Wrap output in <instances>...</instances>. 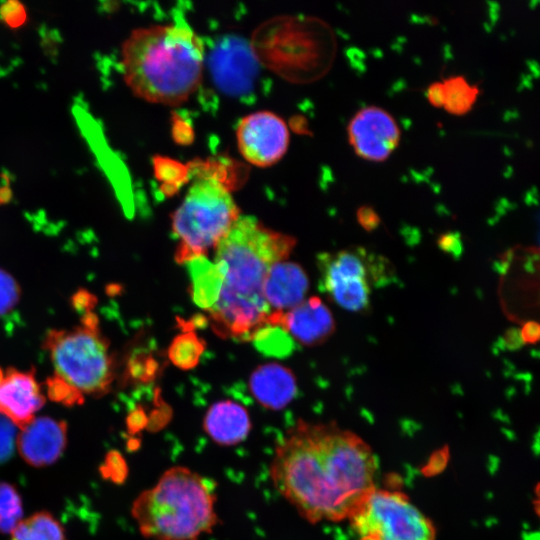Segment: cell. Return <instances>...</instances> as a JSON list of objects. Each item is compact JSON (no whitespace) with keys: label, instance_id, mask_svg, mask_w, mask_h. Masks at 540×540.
Listing matches in <instances>:
<instances>
[{"label":"cell","instance_id":"1","mask_svg":"<svg viewBox=\"0 0 540 540\" xmlns=\"http://www.w3.org/2000/svg\"><path fill=\"white\" fill-rule=\"evenodd\" d=\"M377 458L356 433L333 422L298 420L277 441L269 475L306 521L348 520L376 488Z\"/></svg>","mask_w":540,"mask_h":540},{"label":"cell","instance_id":"2","mask_svg":"<svg viewBox=\"0 0 540 540\" xmlns=\"http://www.w3.org/2000/svg\"><path fill=\"white\" fill-rule=\"evenodd\" d=\"M295 245L294 237L266 227L254 216L240 215L215 248L220 288L207 312L218 335L251 341L267 325V273L286 260Z\"/></svg>","mask_w":540,"mask_h":540},{"label":"cell","instance_id":"3","mask_svg":"<svg viewBox=\"0 0 540 540\" xmlns=\"http://www.w3.org/2000/svg\"><path fill=\"white\" fill-rule=\"evenodd\" d=\"M204 58L200 37L177 23L136 28L121 48L124 81L133 94L168 106L185 102L197 90Z\"/></svg>","mask_w":540,"mask_h":540},{"label":"cell","instance_id":"4","mask_svg":"<svg viewBox=\"0 0 540 540\" xmlns=\"http://www.w3.org/2000/svg\"><path fill=\"white\" fill-rule=\"evenodd\" d=\"M216 502L212 480L175 465L135 497L130 513L146 539L199 540L219 523Z\"/></svg>","mask_w":540,"mask_h":540},{"label":"cell","instance_id":"5","mask_svg":"<svg viewBox=\"0 0 540 540\" xmlns=\"http://www.w3.org/2000/svg\"><path fill=\"white\" fill-rule=\"evenodd\" d=\"M240 215L229 189L217 176H198L172 215V231L178 240L176 261L186 264L216 248Z\"/></svg>","mask_w":540,"mask_h":540},{"label":"cell","instance_id":"6","mask_svg":"<svg viewBox=\"0 0 540 540\" xmlns=\"http://www.w3.org/2000/svg\"><path fill=\"white\" fill-rule=\"evenodd\" d=\"M43 346L53 364L54 377L82 397L100 396L110 389L113 359L92 313L72 329L50 330Z\"/></svg>","mask_w":540,"mask_h":540},{"label":"cell","instance_id":"7","mask_svg":"<svg viewBox=\"0 0 540 540\" xmlns=\"http://www.w3.org/2000/svg\"><path fill=\"white\" fill-rule=\"evenodd\" d=\"M359 540H436V527L401 491L374 488L348 518Z\"/></svg>","mask_w":540,"mask_h":540},{"label":"cell","instance_id":"8","mask_svg":"<svg viewBox=\"0 0 540 540\" xmlns=\"http://www.w3.org/2000/svg\"><path fill=\"white\" fill-rule=\"evenodd\" d=\"M321 287L330 299L350 312H364L370 305L373 284L385 283L391 271L384 258L362 248L319 256Z\"/></svg>","mask_w":540,"mask_h":540},{"label":"cell","instance_id":"9","mask_svg":"<svg viewBox=\"0 0 540 540\" xmlns=\"http://www.w3.org/2000/svg\"><path fill=\"white\" fill-rule=\"evenodd\" d=\"M242 157L257 167L277 163L287 152L289 128L283 118L271 111H257L243 117L236 129Z\"/></svg>","mask_w":540,"mask_h":540},{"label":"cell","instance_id":"10","mask_svg":"<svg viewBox=\"0 0 540 540\" xmlns=\"http://www.w3.org/2000/svg\"><path fill=\"white\" fill-rule=\"evenodd\" d=\"M347 137L354 153L361 159L382 162L398 147L400 127L386 109L369 105L354 113L347 125Z\"/></svg>","mask_w":540,"mask_h":540},{"label":"cell","instance_id":"11","mask_svg":"<svg viewBox=\"0 0 540 540\" xmlns=\"http://www.w3.org/2000/svg\"><path fill=\"white\" fill-rule=\"evenodd\" d=\"M267 324L280 326L295 342L307 347L323 344L336 329L331 310L317 296L304 300L286 312L271 313Z\"/></svg>","mask_w":540,"mask_h":540},{"label":"cell","instance_id":"12","mask_svg":"<svg viewBox=\"0 0 540 540\" xmlns=\"http://www.w3.org/2000/svg\"><path fill=\"white\" fill-rule=\"evenodd\" d=\"M44 403L33 370L0 368V415L21 429L35 418Z\"/></svg>","mask_w":540,"mask_h":540},{"label":"cell","instance_id":"13","mask_svg":"<svg viewBox=\"0 0 540 540\" xmlns=\"http://www.w3.org/2000/svg\"><path fill=\"white\" fill-rule=\"evenodd\" d=\"M67 443V425L51 417H35L21 428L17 448L26 463L43 467L54 463Z\"/></svg>","mask_w":540,"mask_h":540},{"label":"cell","instance_id":"14","mask_svg":"<svg viewBox=\"0 0 540 540\" xmlns=\"http://www.w3.org/2000/svg\"><path fill=\"white\" fill-rule=\"evenodd\" d=\"M309 289L305 270L286 260L273 264L264 283V297L271 313L286 312L301 302Z\"/></svg>","mask_w":540,"mask_h":540},{"label":"cell","instance_id":"15","mask_svg":"<svg viewBox=\"0 0 540 540\" xmlns=\"http://www.w3.org/2000/svg\"><path fill=\"white\" fill-rule=\"evenodd\" d=\"M202 427L212 442L219 446L232 447L248 438L252 423L248 410L241 403L221 400L207 409Z\"/></svg>","mask_w":540,"mask_h":540},{"label":"cell","instance_id":"16","mask_svg":"<svg viewBox=\"0 0 540 540\" xmlns=\"http://www.w3.org/2000/svg\"><path fill=\"white\" fill-rule=\"evenodd\" d=\"M254 399L269 410H282L297 394L294 373L278 363H267L257 367L248 381Z\"/></svg>","mask_w":540,"mask_h":540},{"label":"cell","instance_id":"17","mask_svg":"<svg viewBox=\"0 0 540 540\" xmlns=\"http://www.w3.org/2000/svg\"><path fill=\"white\" fill-rule=\"evenodd\" d=\"M11 540H65V532L53 515L37 512L17 524Z\"/></svg>","mask_w":540,"mask_h":540},{"label":"cell","instance_id":"18","mask_svg":"<svg viewBox=\"0 0 540 540\" xmlns=\"http://www.w3.org/2000/svg\"><path fill=\"white\" fill-rule=\"evenodd\" d=\"M445 90L443 108L450 114L461 116L475 104L480 90L461 75H452L442 80Z\"/></svg>","mask_w":540,"mask_h":540},{"label":"cell","instance_id":"19","mask_svg":"<svg viewBox=\"0 0 540 540\" xmlns=\"http://www.w3.org/2000/svg\"><path fill=\"white\" fill-rule=\"evenodd\" d=\"M204 348L205 343L194 332H186L173 339L168 357L178 368L191 369L198 364Z\"/></svg>","mask_w":540,"mask_h":540},{"label":"cell","instance_id":"20","mask_svg":"<svg viewBox=\"0 0 540 540\" xmlns=\"http://www.w3.org/2000/svg\"><path fill=\"white\" fill-rule=\"evenodd\" d=\"M251 341L267 356L285 357L295 348L294 340L280 326L265 325L259 329Z\"/></svg>","mask_w":540,"mask_h":540},{"label":"cell","instance_id":"21","mask_svg":"<svg viewBox=\"0 0 540 540\" xmlns=\"http://www.w3.org/2000/svg\"><path fill=\"white\" fill-rule=\"evenodd\" d=\"M22 513V501L17 490L8 483H0V532L11 533L21 521Z\"/></svg>","mask_w":540,"mask_h":540},{"label":"cell","instance_id":"22","mask_svg":"<svg viewBox=\"0 0 540 540\" xmlns=\"http://www.w3.org/2000/svg\"><path fill=\"white\" fill-rule=\"evenodd\" d=\"M20 289L15 279L0 269V315L9 312L18 302Z\"/></svg>","mask_w":540,"mask_h":540},{"label":"cell","instance_id":"23","mask_svg":"<svg viewBox=\"0 0 540 540\" xmlns=\"http://www.w3.org/2000/svg\"><path fill=\"white\" fill-rule=\"evenodd\" d=\"M47 386L49 396L53 400L62 402L66 405L79 404L84 399V397L55 377L48 379Z\"/></svg>","mask_w":540,"mask_h":540},{"label":"cell","instance_id":"24","mask_svg":"<svg viewBox=\"0 0 540 540\" xmlns=\"http://www.w3.org/2000/svg\"><path fill=\"white\" fill-rule=\"evenodd\" d=\"M0 16L7 25L18 27L23 24L26 14L20 3L9 1L0 7Z\"/></svg>","mask_w":540,"mask_h":540},{"label":"cell","instance_id":"25","mask_svg":"<svg viewBox=\"0 0 540 540\" xmlns=\"http://www.w3.org/2000/svg\"><path fill=\"white\" fill-rule=\"evenodd\" d=\"M356 217L358 223L367 231L376 229L380 224V217L376 210L369 206L363 205L358 208Z\"/></svg>","mask_w":540,"mask_h":540},{"label":"cell","instance_id":"26","mask_svg":"<svg viewBox=\"0 0 540 540\" xmlns=\"http://www.w3.org/2000/svg\"><path fill=\"white\" fill-rule=\"evenodd\" d=\"M426 98L428 102L436 107L440 108L444 105L445 100V90L443 81H435L428 85L426 89Z\"/></svg>","mask_w":540,"mask_h":540},{"label":"cell","instance_id":"27","mask_svg":"<svg viewBox=\"0 0 540 540\" xmlns=\"http://www.w3.org/2000/svg\"><path fill=\"white\" fill-rule=\"evenodd\" d=\"M521 337L525 342L534 343L540 339V324L527 322L521 331Z\"/></svg>","mask_w":540,"mask_h":540},{"label":"cell","instance_id":"28","mask_svg":"<svg viewBox=\"0 0 540 540\" xmlns=\"http://www.w3.org/2000/svg\"><path fill=\"white\" fill-rule=\"evenodd\" d=\"M532 505L536 516L540 520V481L534 487Z\"/></svg>","mask_w":540,"mask_h":540},{"label":"cell","instance_id":"29","mask_svg":"<svg viewBox=\"0 0 540 540\" xmlns=\"http://www.w3.org/2000/svg\"><path fill=\"white\" fill-rule=\"evenodd\" d=\"M523 540H540V529L528 532L523 536Z\"/></svg>","mask_w":540,"mask_h":540}]
</instances>
